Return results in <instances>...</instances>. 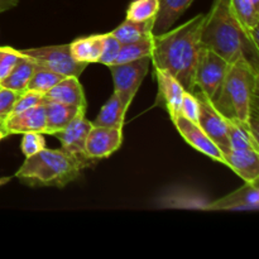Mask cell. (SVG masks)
I'll use <instances>...</instances> for the list:
<instances>
[{"label": "cell", "instance_id": "8d00e7d4", "mask_svg": "<svg viewBox=\"0 0 259 259\" xmlns=\"http://www.w3.org/2000/svg\"><path fill=\"white\" fill-rule=\"evenodd\" d=\"M0 128H3V123H0Z\"/></svg>", "mask_w": 259, "mask_h": 259}, {"label": "cell", "instance_id": "f1b7e54d", "mask_svg": "<svg viewBox=\"0 0 259 259\" xmlns=\"http://www.w3.org/2000/svg\"><path fill=\"white\" fill-rule=\"evenodd\" d=\"M22 57L20 51L13 47H0V81L4 80L13 70L19 58Z\"/></svg>", "mask_w": 259, "mask_h": 259}, {"label": "cell", "instance_id": "83f0119b", "mask_svg": "<svg viewBox=\"0 0 259 259\" xmlns=\"http://www.w3.org/2000/svg\"><path fill=\"white\" fill-rule=\"evenodd\" d=\"M101 43H103V48H101V55L98 62L105 66L113 65L115 62V58L118 57L121 43L111 33L101 34Z\"/></svg>", "mask_w": 259, "mask_h": 259}, {"label": "cell", "instance_id": "d6986e66", "mask_svg": "<svg viewBox=\"0 0 259 259\" xmlns=\"http://www.w3.org/2000/svg\"><path fill=\"white\" fill-rule=\"evenodd\" d=\"M126 111H128V109L123 105L120 98L115 93H113L109 100L104 104L100 113L96 115V118L91 123H93V125L98 126L123 129Z\"/></svg>", "mask_w": 259, "mask_h": 259}, {"label": "cell", "instance_id": "5bb4252c", "mask_svg": "<svg viewBox=\"0 0 259 259\" xmlns=\"http://www.w3.org/2000/svg\"><path fill=\"white\" fill-rule=\"evenodd\" d=\"M225 164L245 182H259V151H234L224 153Z\"/></svg>", "mask_w": 259, "mask_h": 259}, {"label": "cell", "instance_id": "ffe728a7", "mask_svg": "<svg viewBox=\"0 0 259 259\" xmlns=\"http://www.w3.org/2000/svg\"><path fill=\"white\" fill-rule=\"evenodd\" d=\"M34 71V62L27 56L22 55L17 65L13 67L9 75L0 81V88L9 89V90L15 91V93H24L27 90L28 82H29L32 73Z\"/></svg>", "mask_w": 259, "mask_h": 259}, {"label": "cell", "instance_id": "44dd1931", "mask_svg": "<svg viewBox=\"0 0 259 259\" xmlns=\"http://www.w3.org/2000/svg\"><path fill=\"white\" fill-rule=\"evenodd\" d=\"M101 34L89 35V37L77 38L70 43V51L76 61L82 63L98 62L101 55Z\"/></svg>", "mask_w": 259, "mask_h": 259}, {"label": "cell", "instance_id": "2e32d148", "mask_svg": "<svg viewBox=\"0 0 259 259\" xmlns=\"http://www.w3.org/2000/svg\"><path fill=\"white\" fill-rule=\"evenodd\" d=\"M45 98L57 103L77 106L83 110L88 108L82 86L76 76H65L61 78L48 93L45 94Z\"/></svg>", "mask_w": 259, "mask_h": 259}, {"label": "cell", "instance_id": "d6a6232c", "mask_svg": "<svg viewBox=\"0 0 259 259\" xmlns=\"http://www.w3.org/2000/svg\"><path fill=\"white\" fill-rule=\"evenodd\" d=\"M19 95V93H15L9 89L0 88V123H3L12 113L13 106Z\"/></svg>", "mask_w": 259, "mask_h": 259}, {"label": "cell", "instance_id": "6da1fadb", "mask_svg": "<svg viewBox=\"0 0 259 259\" xmlns=\"http://www.w3.org/2000/svg\"><path fill=\"white\" fill-rule=\"evenodd\" d=\"M200 45L210 48L230 65H240L259 73V45L234 14L230 0H214L205 14Z\"/></svg>", "mask_w": 259, "mask_h": 259}, {"label": "cell", "instance_id": "ba28073f", "mask_svg": "<svg viewBox=\"0 0 259 259\" xmlns=\"http://www.w3.org/2000/svg\"><path fill=\"white\" fill-rule=\"evenodd\" d=\"M192 94L196 95L200 105L199 123L197 124L209 136V138L219 147L220 151L223 153H227L230 149L227 119L217 110L211 101L206 96L202 95L199 90H195Z\"/></svg>", "mask_w": 259, "mask_h": 259}, {"label": "cell", "instance_id": "52a82bcc", "mask_svg": "<svg viewBox=\"0 0 259 259\" xmlns=\"http://www.w3.org/2000/svg\"><path fill=\"white\" fill-rule=\"evenodd\" d=\"M20 53L27 56L37 65L55 71L62 76L80 77L81 73L88 67V63L78 62L72 57L70 45L29 48V50H22Z\"/></svg>", "mask_w": 259, "mask_h": 259}, {"label": "cell", "instance_id": "3957f363", "mask_svg": "<svg viewBox=\"0 0 259 259\" xmlns=\"http://www.w3.org/2000/svg\"><path fill=\"white\" fill-rule=\"evenodd\" d=\"M259 73L240 65H230L219 96L212 103L227 120L243 126L258 142Z\"/></svg>", "mask_w": 259, "mask_h": 259}, {"label": "cell", "instance_id": "e575fe53", "mask_svg": "<svg viewBox=\"0 0 259 259\" xmlns=\"http://www.w3.org/2000/svg\"><path fill=\"white\" fill-rule=\"evenodd\" d=\"M5 137H8V134H7V132L4 131V129L3 128H0V142L3 141V139L5 138Z\"/></svg>", "mask_w": 259, "mask_h": 259}, {"label": "cell", "instance_id": "9c48e42d", "mask_svg": "<svg viewBox=\"0 0 259 259\" xmlns=\"http://www.w3.org/2000/svg\"><path fill=\"white\" fill-rule=\"evenodd\" d=\"M91 128H93V123L88 120L85 118V114L82 113L78 114L65 129L53 134L60 139L61 144H62V151L67 152L68 154L82 162L85 167H88L93 161L85 153L86 139H88L89 132Z\"/></svg>", "mask_w": 259, "mask_h": 259}, {"label": "cell", "instance_id": "7402d4cb", "mask_svg": "<svg viewBox=\"0 0 259 259\" xmlns=\"http://www.w3.org/2000/svg\"><path fill=\"white\" fill-rule=\"evenodd\" d=\"M230 5L239 22L248 30L252 39L259 45V10L250 0H230Z\"/></svg>", "mask_w": 259, "mask_h": 259}, {"label": "cell", "instance_id": "8992f818", "mask_svg": "<svg viewBox=\"0 0 259 259\" xmlns=\"http://www.w3.org/2000/svg\"><path fill=\"white\" fill-rule=\"evenodd\" d=\"M149 65L151 57L108 66L113 76L114 93L120 98L121 103L126 109H129L144 77L148 73Z\"/></svg>", "mask_w": 259, "mask_h": 259}, {"label": "cell", "instance_id": "5b68a950", "mask_svg": "<svg viewBox=\"0 0 259 259\" xmlns=\"http://www.w3.org/2000/svg\"><path fill=\"white\" fill-rule=\"evenodd\" d=\"M230 63L210 48L200 46L195 67V85L211 103L217 100L223 88Z\"/></svg>", "mask_w": 259, "mask_h": 259}, {"label": "cell", "instance_id": "30bf717a", "mask_svg": "<svg viewBox=\"0 0 259 259\" xmlns=\"http://www.w3.org/2000/svg\"><path fill=\"white\" fill-rule=\"evenodd\" d=\"M171 119L172 121H174L176 129L179 131V133L182 136V138H184L192 148L201 152V153H204L205 156L214 159V161L225 164L224 153H223V152L220 151L219 147L209 138V136L202 131L201 126H200L199 124L189 120V119L185 118L181 114H179V115L174 116V118Z\"/></svg>", "mask_w": 259, "mask_h": 259}, {"label": "cell", "instance_id": "836d02e7", "mask_svg": "<svg viewBox=\"0 0 259 259\" xmlns=\"http://www.w3.org/2000/svg\"><path fill=\"white\" fill-rule=\"evenodd\" d=\"M18 0H0V13H4L12 8L17 7Z\"/></svg>", "mask_w": 259, "mask_h": 259}, {"label": "cell", "instance_id": "ac0fdd59", "mask_svg": "<svg viewBox=\"0 0 259 259\" xmlns=\"http://www.w3.org/2000/svg\"><path fill=\"white\" fill-rule=\"evenodd\" d=\"M194 2L195 0H159V9L152 29L153 35L163 34L172 29Z\"/></svg>", "mask_w": 259, "mask_h": 259}, {"label": "cell", "instance_id": "cb8c5ba5", "mask_svg": "<svg viewBox=\"0 0 259 259\" xmlns=\"http://www.w3.org/2000/svg\"><path fill=\"white\" fill-rule=\"evenodd\" d=\"M154 46V35H148V37L141 38L136 42L124 43L121 45L120 51L118 53V57L115 58V63L131 62V61L139 60L143 57H151L153 52Z\"/></svg>", "mask_w": 259, "mask_h": 259}, {"label": "cell", "instance_id": "7c38bea8", "mask_svg": "<svg viewBox=\"0 0 259 259\" xmlns=\"http://www.w3.org/2000/svg\"><path fill=\"white\" fill-rule=\"evenodd\" d=\"M259 207V182H245L232 194L206 205V210L257 211Z\"/></svg>", "mask_w": 259, "mask_h": 259}, {"label": "cell", "instance_id": "484cf974", "mask_svg": "<svg viewBox=\"0 0 259 259\" xmlns=\"http://www.w3.org/2000/svg\"><path fill=\"white\" fill-rule=\"evenodd\" d=\"M228 121V138H229L230 149L234 151H247V149H255L258 151V142L253 138L247 129L237 124Z\"/></svg>", "mask_w": 259, "mask_h": 259}, {"label": "cell", "instance_id": "f546056e", "mask_svg": "<svg viewBox=\"0 0 259 259\" xmlns=\"http://www.w3.org/2000/svg\"><path fill=\"white\" fill-rule=\"evenodd\" d=\"M43 99H45V95H43V94L37 93V91L33 90H25L24 93H22L18 96L17 101H15L14 106H13L12 109V113H10L9 115L20 113V111H24L35 105H39V104L43 103Z\"/></svg>", "mask_w": 259, "mask_h": 259}, {"label": "cell", "instance_id": "9a60e30c", "mask_svg": "<svg viewBox=\"0 0 259 259\" xmlns=\"http://www.w3.org/2000/svg\"><path fill=\"white\" fill-rule=\"evenodd\" d=\"M43 105L46 111V132L45 134H56L65 129L78 114H85L86 110L67 104L43 99Z\"/></svg>", "mask_w": 259, "mask_h": 259}, {"label": "cell", "instance_id": "d590c367", "mask_svg": "<svg viewBox=\"0 0 259 259\" xmlns=\"http://www.w3.org/2000/svg\"><path fill=\"white\" fill-rule=\"evenodd\" d=\"M250 2H252L253 5L259 10V0H250Z\"/></svg>", "mask_w": 259, "mask_h": 259}, {"label": "cell", "instance_id": "1f68e13d", "mask_svg": "<svg viewBox=\"0 0 259 259\" xmlns=\"http://www.w3.org/2000/svg\"><path fill=\"white\" fill-rule=\"evenodd\" d=\"M181 115L187 118L189 120L194 121V123H199V115H200V105L199 100H197L196 95L192 93L186 91L182 99L181 104Z\"/></svg>", "mask_w": 259, "mask_h": 259}, {"label": "cell", "instance_id": "4fadbf2b", "mask_svg": "<svg viewBox=\"0 0 259 259\" xmlns=\"http://www.w3.org/2000/svg\"><path fill=\"white\" fill-rule=\"evenodd\" d=\"M3 129L7 132L8 136L24 134L28 132H37V133L45 134L46 111L43 103L24 111H20V113L9 115L3 121Z\"/></svg>", "mask_w": 259, "mask_h": 259}, {"label": "cell", "instance_id": "7a4b0ae2", "mask_svg": "<svg viewBox=\"0 0 259 259\" xmlns=\"http://www.w3.org/2000/svg\"><path fill=\"white\" fill-rule=\"evenodd\" d=\"M205 14H199L180 27L154 35L151 62L154 68L171 73L186 91L194 93L195 67L200 50V33Z\"/></svg>", "mask_w": 259, "mask_h": 259}, {"label": "cell", "instance_id": "603a6c76", "mask_svg": "<svg viewBox=\"0 0 259 259\" xmlns=\"http://www.w3.org/2000/svg\"><path fill=\"white\" fill-rule=\"evenodd\" d=\"M153 23L154 19L146 20V22H134V20L125 19L110 33L121 45L136 42V40L141 39V38L153 35V33H152Z\"/></svg>", "mask_w": 259, "mask_h": 259}, {"label": "cell", "instance_id": "e0dca14e", "mask_svg": "<svg viewBox=\"0 0 259 259\" xmlns=\"http://www.w3.org/2000/svg\"><path fill=\"white\" fill-rule=\"evenodd\" d=\"M156 77L159 88V96L163 99L169 116L174 118L181 114L182 99L186 93L184 86L167 71L156 68Z\"/></svg>", "mask_w": 259, "mask_h": 259}, {"label": "cell", "instance_id": "4dcf8cb0", "mask_svg": "<svg viewBox=\"0 0 259 259\" xmlns=\"http://www.w3.org/2000/svg\"><path fill=\"white\" fill-rule=\"evenodd\" d=\"M46 148V141L43 133L37 132H28L23 134L22 139V152L25 157H30Z\"/></svg>", "mask_w": 259, "mask_h": 259}, {"label": "cell", "instance_id": "277c9868", "mask_svg": "<svg viewBox=\"0 0 259 259\" xmlns=\"http://www.w3.org/2000/svg\"><path fill=\"white\" fill-rule=\"evenodd\" d=\"M85 164L62 149L43 148L30 157H25L15 176L33 187H63L75 181Z\"/></svg>", "mask_w": 259, "mask_h": 259}, {"label": "cell", "instance_id": "d4e9b609", "mask_svg": "<svg viewBox=\"0 0 259 259\" xmlns=\"http://www.w3.org/2000/svg\"><path fill=\"white\" fill-rule=\"evenodd\" d=\"M63 77L65 76L34 63V71H33L32 77H30L29 82H28L27 90L37 91V93L45 95L46 93H48Z\"/></svg>", "mask_w": 259, "mask_h": 259}, {"label": "cell", "instance_id": "8fae6325", "mask_svg": "<svg viewBox=\"0 0 259 259\" xmlns=\"http://www.w3.org/2000/svg\"><path fill=\"white\" fill-rule=\"evenodd\" d=\"M123 143V129L93 125L85 144V153L93 161L110 157Z\"/></svg>", "mask_w": 259, "mask_h": 259}, {"label": "cell", "instance_id": "4316f807", "mask_svg": "<svg viewBox=\"0 0 259 259\" xmlns=\"http://www.w3.org/2000/svg\"><path fill=\"white\" fill-rule=\"evenodd\" d=\"M159 9V0H133L126 9L125 19L146 22L156 19Z\"/></svg>", "mask_w": 259, "mask_h": 259}]
</instances>
